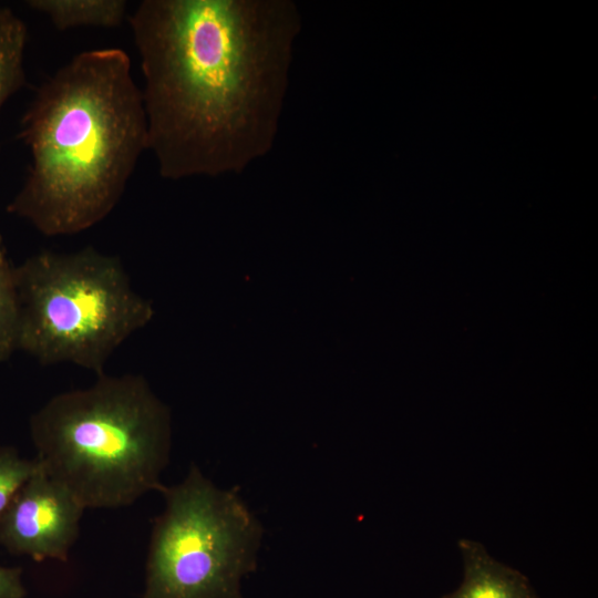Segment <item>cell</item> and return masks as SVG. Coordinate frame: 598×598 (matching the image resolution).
I'll return each mask as SVG.
<instances>
[{
	"label": "cell",
	"mask_w": 598,
	"mask_h": 598,
	"mask_svg": "<svg viewBox=\"0 0 598 598\" xmlns=\"http://www.w3.org/2000/svg\"><path fill=\"white\" fill-rule=\"evenodd\" d=\"M127 19L162 177L239 174L271 150L302 25L295 2L143 0Z\"/></svg>",
	"instance_id": "6da1fadb"
},
{
	"label": "cell",
	"mask_w": 598,
	"mask_h": 598,
	"mask_svg": "<svg viewBox=\"0 0 598 598\" xmlns=\"http://www.w3.org/2000/svg\"><path fill=\"white\" fill-rule=\"evenodd\" d=\"M19 138L31 163L7 210L44 236L81 233L120 202L147 150L142 91L121 49L83 51L34 93Z\"/></svg>",
	"instance_id": "7a4b0ae2"
},
{
	"label": "cell",
	"mask_w": 598,
	"mask_h": 598,
	"mask_svg": "<svg viewBox=\"0 0 598 598\" xmlns=\"http://www.w3.org/2000/svg\"><path fill=\"white\" fill-rule=\"evenodd\" d=\"M29 425L37 461L85 509L128 506L165 486L169 411L141 375H96L52 396Z\"/></svg>",
	"instance_id": "3957f363"
},
{
	"label": "cell",
	"mask_w": 598,
	"mask_h": 598,
	"mask_svg": "<svg viewBox=\"0 0 598 598\" xmlns=\"http://www.w3.org/2000/svg\"><path fill=\"white\" fill-rule=\"evenodd\" d=\"M18 350L41 364L104 373L113 352L153 316L115 256L93 247L41 251L16 266Z\"/></svg>",
	"instance_id": "277c9868"
},
{
	"label": "cell",
	"mask_w": 598,
	"mask_h": 598,
	"mask_svg": "<svg viewBox=\"0 0 598 598\" xmlns=\"http://www.w3.org/2000/svg\"><path fill=\"white\" fill-rule=\"evenodd\" d=\"M141 598H243L257 567L264 528L237 488L221 489L192 464L161 491Z\"/></svg>",
	"instance_id": "5b68a950"
},
{
	"label": "cell",
	"mask_w": 598,
	"mask_h": 598,
	"mask_svg": "<svg viewBox=\"0 0 598 598\" xmlns=\"http://www.w3.org/2000/svg\"><path fill=\"white\" fill-rule=\"evenodd\" d=\"M84 511L39 463L0 518V545L37 561H66Z\"/></svg>",
	"instance_id": "8992f818"
},
{
	"label": "cell",
	"mask_w": 598,
	"mask_h": 598,
	"mask_svg": "<svg viewBox=\"0 0 598 598\" xmlns=\"http://www.w3.org/2000/svg\"><path fill=\"white\" fill-rule=\"evenodd\" d=\"M464 577L460 587L441 598H538L528 578L494 559L481 543L460 539Z\"/></svg>",
	"instance_id": "52a82bcc"
},
{
	"label": "cell",
	"mask_w": 598,
	"mask_h": 598,
	"mask_svg": "<svg viewBox=\"0 0 598 598\" xmlns=\"http://www.w3.org/2000/svg\"><path fill=\"white\" fill-rule=\"evenodd\" d=\"M27 6L45 16L59 31L116 28L127 17L125 0H29Z\"/></svg>",
	"instance_id": "ba28073f"
},
{
	"label": "cell",
	"mask_w": 598,
	"mask_h": 598,
	"mask_svg": "<svg viewBox=\"0 0 598 598\" xmlns=\"http://www.w3.org/2000/svg\"><path fill=\"white\" fill-rule=\"evenodd\" d=\"M24 22L8 7L0 4V111L25 84Z\"/></svg>",
	"instance_id": "9c48e42d"
},
{
	"label": "cell",
	"mask_w": 598,
	"mask_h": 598,
	"mask_svg": "<svg viewBox=\"0 0 598 598\" xmlns=\"http://www.w3.org/2000/svg\"><path fill=\"white\" fill-rule=\"evenodd\" d=\"M19 298L16 266L7 255L0 235V362L7 361L18 350Z\"/></svg>",
	"instance_id": "30bf717a"
},
{
	"label": "cell",
	"mask_w": 598,
	"mask_h": 598,
	"mask_svg": "<svg viewBox=\"0 0 598 598\" xmlns=\"http://www.w3.org/2000/svg\"><path fill=\"white\" fill-rule=\"evenodd\" d=\"M39 467L37 458H25L12 446L0 447V518L14 495Z\"/></svg>",
	"instance_id": "8fae6325"
},
{
	"label": "cell",
	"mask_w": 598,
	"mask_h": 598,
	"mask_svg": "<svg viewBox=\"0 0 598 598\" xmlns=\"http://www.w3.org/2000/svg\"><path fill=\"white\" fill-rule=\"evenodd\" d=\"M22 569L0 565V598H25Z\"/></svg>",
	"instance_id": "7c38bea8"
}]
</instances>
